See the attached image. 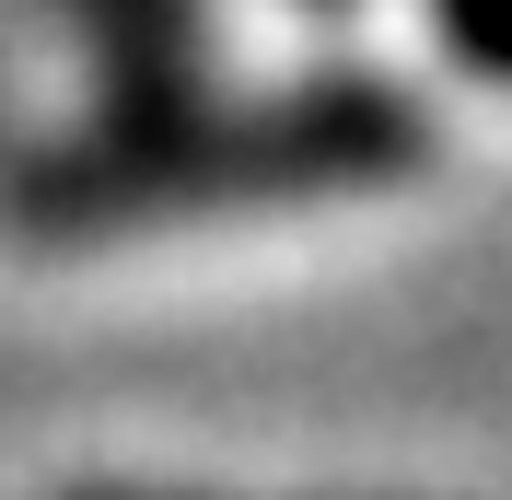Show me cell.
<instances>
[{"mask_svg":"<svg viewBox=\"0 0 512 500\" xmlns=\"http://www.w3.org/2000/svg\"><path fill=\"white\" fill-rule=\"evenodd\" d=\"M431 152L396 82H303L256 105H128L94 117L82 140L35 152L12 175V210L35 233H105V221H163V210H233V198H338V187H396Z\"/></svg>","mask_w":512,"mask_h":500,"instance_id":"6da1fadb","label":"cell"},{"mask_svg":"<svg viewBox=\"0 0 512 500\" xmlns=\"http://www.w3.org/2000/svg\"><path fill=\"white\" fill-rule=\"evenodd\" d=\"M59 12L82 24V59L105 70V117L198 94V35H210L198 0H59Z\"/></svg>","mask_w":512,"mask_h":500,"instance_id":"7a4b0ae2","label":"cell"},{"mask_svg":"<svg viewBox=\"0 0 512 500\" xmlns=\"http://www.w3.org/2000/svg\"><path fill=\"white\" fill-rule=\"evenodd\" d=\"M431 24H443V47H454L466 70L512 82V0H431Z\"/></svg>","mask_w":512,"mask_h":500,"instance_id":"3957f363","label":"cell"}]
</instances>
